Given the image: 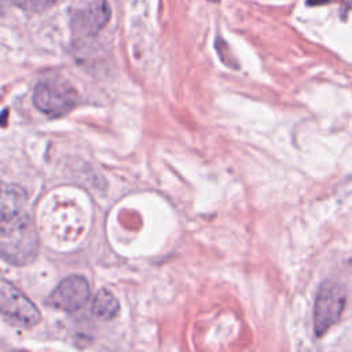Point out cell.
<instances>
[{"label": "cell", "instance_id": "cell-2", "mask_svg": "<svg viewBox=\"0 0 352 352\" xmlns=\"http://www.w3.org/2000/svg\"><path fill=\"white\" fill-rule=\"evenodd\" d=\"M77 103V91L62 77H48L38 81L33 91V104L50 117L69 113Z\"/></svg>", "mask_w": 352, "mask_h": 352}, {"label": "cell", "instance_id": "cell-3", "mask_svg": "<svg viewBox=\"0 0 352 352\" xmlns=\"http://www.w3.org/2000/svg\"><path fill=\"white\" fill-rule=\"evenodd\" d=\"M345 301L346 294L342 285L336 280H326L320 285L314 304V330L318 337L340 320Z\"/></svg>", "mask_w": 352, "mask_h": 352}, {"label": "cell", "instance_id": "cell-7", "mask_svg": "<svg viewBox=\"0 0 352 352\" xmlns=\"http://www.w3.org/2000/svg\"><path fill=\"white\" fill-rule=\"evenodd\" d=\"M92 312L96 318L102 320H111L120 312L118 300L114 294L106 289H102L96 293L92 301Z\"/></svg>", "mask_w": 352, "mask_h": 352}, {"label": "cell", "instance_id": "cell-4", "mask_svg": "<svg viewBox=\"0 0 352 352\" xmlns=\"http://www.w3.org/2000/svg\"><path fill=\"white\" fill-rule=\"evenodd\" d=\"M0 309L8 323L19 327H33L41 319L38 308L6 279L0 283Z\"/></svg>", "mask_w": 352, "mask_h": 352}, {"label": "cell", "instance_id": "cell-1", "mask_svg": "<svg viewBox=\"0 0 352 352\" xmlns=\"http://www.w3.org/2000/svg\"><path fill=\"white\" fill-rule=\"evenodd\" d=\"M38 252V235L28 195L15 184H4L1 194L0 253L12 265L32 263Z\"/></svg>", "mask_w": 352, "mask_h": 352}, {"label": "cell", "instance_id": "cell-10", "mask_svg": "<svg viewBox=\"0 0 352 352\" xmlns=\"http://www.w3.org/2000/svg\"><path fill=\"white\" fill-rule=\"evenodd\" d=\"M209 1H214V3H216V1H219V0H209Z\"/></svg>", "mask_w": 352, "mask_h": 352}, {"label": "cell", "instance_id": "cell-5", "mask_svg": "<svg viewBox=\"0 0 352 352\" xmlns=\"http://www.w3.org/2000/svg\"><path fill=\"white\" fill-rule=\"evenodd\" d=\"M89 285L81 275L62 279L47 298V305L63 312H76L89 300Z\"/></svg>", "mask_w": 352, "mask_h": 352}, {"label": "cell", "instance_id": "cell-8", "mask_svg": "<svg viewBox=\"0 0 352 352\" xmlns=\"http://www.w3.org/2000/svg\"><path fill=\"white\" fill-rule=\"evenodd\" d=\"M56 0H12L14 4L18 7L26 10V11H33V12H40L47 8H50Z\"/></svg>", "mask_w": 352, "mask_h": 352}, {"label": "cell", "instance_id": "cell-6", "mask_svg": "<svg viewBox=\"0 0 352 352\" xmlns=\"http://www.w3.org/2000/svg\"><path fill=\"white\" fill-rule=\"evenodd\" d=\"M110 19V7L106 0H94L72 18L73 29L85 36L96 34Z\"/></svg>", "mask_w": 352, "mask_h": 352}, {"label": "cell", "instance_id": "cell-9", "mask_svg": "<svg viewBox=\"0 0 352 352\" xmlns=\"http://www.w3.org/2000/svg\"><path fill=\"white\" fill-rule=\"evenodd\" d=\"M330 0H308L309 4H322V3H327Z\"/></svg>", "mask_w": 352, "mask_h": 352}]
</instances>
